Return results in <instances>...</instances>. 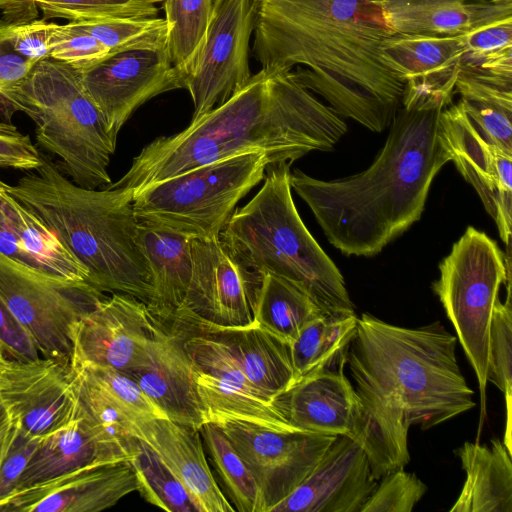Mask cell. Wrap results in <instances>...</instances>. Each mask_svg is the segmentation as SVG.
I'll return each instance as SVG.
<instances>
[{
    "label": "cell",
    "instance_id": "obj_1",
    "mask_svg": "<svg viewBox=\"0 0 512 512\" xmlns=\"http://www.w3.org/2000/svg\"><path fill=\"white\" fill-rule=\"evenodd\" d=\"M384 0H251L252 52L267 74L291 71L340 117L374 132L389 127L405 81L383 44L393 33Z\"/></svg>",
    "mask_w": 512,
    "mask_h": 512
},
{
    "label": "cell",
    "instance_id": "obj_2",
    "mask_svg": "<svg viewBox=\"0 0 512 512\" xmlns=\"http://www.w3.org/2000/svg\"><path fill=\"white\" fill-rule=\"evenodd\" d=\"M347 132L343 119L304 88L292 72L263 69L228 100L181 132L156 138L110 187L134 194L188 170L233 156L263 153L269 165L292 164L330 151Z\"/></svg>",
    "mask_w": 512,
    "mask_h": 512
},
{
    "label": "cell",
    "instance_id": "obj_3",
    "mask_svg": "<svg viewBox=\"0 0 512 512\" xmlns=\"http://www.w3.org/2000/svg\"><path fill=\"white\" fill-rule=\"evenodd\" d=\"M446 107L402 101L384 146L358 174L320 180L290 172L291 189L341 253L378 254L420 219L434 177L451 161L440 126Z\"/></svg>",
    "mask_w": 512,
    "mask_h": 512
},
{
    "label": "cell",
    "instance_id": "obj_4",
    "mask_svg": "<svg viewBox=\"0 0 512 512\" xmlns=\"http://www.w3.org/2000/svg\"><path fill=\"white\" fill-rule=\"evenodd\" d=\"M457 342L439 322L406 328L368 313L358 317L346 363L373 445L400 464L410 461L411 425L427 430L476 406Z\"/></svg>",
    "mask_w": 512,
    "mask_h": 512
},
{
    "label": "cell",
    "instance_id": "obj_5",
    "mask_svg": "<svg viewBox=\"0 0 512 512\" xmlns=\"http://www.w3.org/2000/svg\"><path fill=\"white\" fill-rule=\"evenodd\" d=\"M34 171L7 185L6 191L37 215L86 268L89 284L147 306L152 286L137 240L134 190L81 187L43 154Z\"/></svg>",
    "mask_w": 512,
    "mask_h": 512
},
{
    "label": "cell",
    "instance_id": "obj_6",
    "mask_svg": "<svg viewBox=\"0 0 512 512\" xmlns=\"http://www.w3.org/2000/svg\"><path fill=\"white\" fill-rule=\"evenodd\" d=\"M290 166L267 167L262 187L234 211L219 239L244 268L287 280L308 294L324 313L355 312L341 272L298 214Z\"/></svg>",
    "mask_w": 512,
    "mask_h": 512
},
{
    "label": "cell",
    "instance_id": "obj_7",
    "mask_svg": "<svg viewBox=\"0 0 512 512\" xmlns=\"http://www.w3.org/2000/svg\"><path fill=\"white\" fill-rule=\"evenodd\" d=\"M6 118L23 112L36 125V140L60 159L61 170L77 185L95 189L111 182L113 135L84 89L81 73L47 58L34 64L17 86L0 93Z\"/></svg>",
    "mask_w": 512,
    "mask_h": 512
},
{
    "label": "cell",
    "instance_id": "obj_8",
    "mask_svg": "<svg viewBox=\"0 0 512 512\" xmlns=\"http://www.w3.org/2000/svg\"><path fill=\"white\" fill-rule=\"evenodd\" d=\"M268 165V158L255 152L188 170L136 192L135 217L192 239L219 238L237 203L263 180Z\"/></svg>",
    "mask_w": 512,
    "mask_h": 512
},
{
    "label": "cell",
    "instance_id": "obj_9",
    "mask_svg": "<svg viewBox=\"0 0 512 512\" xmlns=\"http://www.w3.org/2000/svg\"><path fill=\"white\" fill-rule=\"evenodd\" d=\"M439 271L432 289L455 329L484 399L490 323L500 301V287L510 283V258L493 239L469 226Z\"/></svg>",
    "mask_w": 512,
    "mask_h": 512
},
{
    "label": "cell",
    "instance_id": "obj_10",
    "mask_svg": "<svg viewBox=\"0 0 512 512\" xmlns=\"http://www.w3.org/2000/svg\"><path fill=\"white\" fill-rule=\"evenodd\" d=\"M0 295L45 358L70 362L78 323L103 292L86 281L47 275L0 253Z\"/></svg>",
    "mask_w": 512,
    "mask_h": 512
},
{
    "label": "cell",
    "instance_id": "obj_11",
    "mask_svg": "<svg viewBox=\"0 0 512 512\" xmlns=\"http://www.w3.org/2000/svg\"><path fill=\"white\" fill-rule=\"evenodd\" d=\"M253 475L265 512L311 473L336 438L304 430H280L239 419L215 422Z\"/></svg>",
    "mask_w": 512,
    "mask_h": 512
},
{
    "label": "cell",
    "instance_id": "obj_12",
    "mask_svg": "<svg viewBox=\"0 0 512 512\" xmlns=\"http://www.w3.org/2000/svg\"><path fill=\"white\" fill-rule=\"evenodd\" d=\"M253 29L251 0H214L205 41L184 79L194 105L192 120L223 104L251 78Z\"/></svg>",
    "mask_w": 512,
    "mask_h": 512
},
{
    "label": "cell",
    "instance_id": "obj_13",
    "mask_svg": "<svg viewBox=\"0 0 512 512\" xmlns=\"http://www.w3.org/2000/svg\"><path fill=\"white\" fill-rule=\"evenodd\" d=\"M192 270L174 324L242 327L253 322L252 300L260 275L239 264L219 238L192 239Z\"/></svg>",
    "mask_w": 512,
    "mask_h": 512
},
{
    "label": "cell",
    "instance_id": "obj_14",
    "mask_svg": "<svg viewBox=\"0 0 512 512\" xmlns=\"http://www.w3.org/2000/svg\"><path fill=\"white\" fill-rule=\"evenodd\" d=\"M0 400L18 429L31 439L56 433L79 416L74 369L52 358L5 359Z\"/></svg>",
    "mask_w": 512,
    "mask_h": 512
},
{
    "label": "cell",
    "instance_id": "obj_15",
    "mask_svg": "<svg viewBox=\"0 0 512 512\" xmlns=\"http://www.w3.org/2000/svg\"><path fill=\"white\" fill-rule=\"evenodd\" d=\"M159 328L145 303L112 293L78 323L70 364L125 373L144 363Z\"/></svg>",
    "mask_w": 512,
    "mask_h": 512
},
{
    "label": "cell",
    "instance_id": "obj_16",
    "mask_svg": "<svg viewBox=\"0 0 512 512\" xmlns=\"http://www.w3.org/2000/svg\"><path fill=\"white\" fill-rule=\"evenodd\" d=\"M85 91L115 136L134 111L151 98L184 88L167 48L132 50L110 55L81 73Z\"/></svg>",
    "mask_w": 512,
    "mask_h": 512
},
{
    "label": "cell",
    "instance_id": "obj_17",
    "mask_svg": "<svg viewBox=\"0 0 512 512\" xmlns=\"http://www.w3.org/2000/svg\"><path fill=\"white\" fill-rule=\"evenodd\" d=\"M444 141L457 170L470 183L509 246L512 224V153L486 140L462 104H450L440 115Z\"/></svg>",
    "mask_w": 512,
    "mask_h": 512
},
{
    "label": "cell",
    "instance_id": "obj_18",
    "mask_svg": "<svg viewBox=\"0 0 512 512\" xmlns=\"http://www.w3.org/2000/svg\"><path fill=\"white\" fill-rule=\"evenodd\" d=\"M377 483L360 445L337 435L311 473L271 512H361Z\"/></svg>",
    "mask_w": 512,
    "mask_h": 512
},
{
    "label": "cell",
    "instance_id": "obj_19",
    "mask_svg": "<svg viewBox=\"0 0 512 512\" xmlns=\"http://www.w3.org/2000/svg\"><path fill=\"white\" fill-rule=\"evenodd\" d=\"M346 360L296 383L277 401L293 426L312 433L344 435L360 447L366 433L362 402L344 374Z\"/></svg>",
    "mask_w": 512,
    "mask_h": 512
},
{
    "label": "cell",
    "instance_id": "obj_20",
    "mask_svg": "<svg viewBox=\"0 0 512 512\" xmlns=\"http://www.w3.org/2000/svg\"><path fill=\"white\" fill-rule=\"evenodd\" d=\"M137 491L129 460L88 466L14 494L3 512H98Z\"/></svg>",
    "mask_w": 512,
    "mask_h": 512
},
{
    "label": "cell",
    "instance_id": "obj_21",
    "mask_svg": "<svg viewBox=\"0 0 512 512\" xmlns=\"http://www.w3.org/2000/svg\"><path fill=\"white\" fill-rule=\"evenodd\" d=\"M382 49L389 68L405 81L403 97L452 104L465 54L462 34L395 33Z\"/></svg>",
    "mask_w": 512,
    "mask_h": 512
},
{
    "label": "cell",
    "instance_id": "obj_22",
    "mask_svg": "<svg viewBox=\"0 0 512 512\" xmlns=\"http://www.w3.org/2000/svg\"><path fill=\"white\" fill-rule=\"evenodd\" d=\"M162 328L144 363L125 374L167 419L200 430L208 417L182 337L178 330L167 332Z\"/></svg>",
    "mask_w": 512,
    "mask_h": 512
},
{
    "label": "cell",
    "instance_id": "obj_23",
    "mask_svg": "<svg viewBox=\"0 0 512 512\" xmlns=\"http://www.w3.org/2000/svg\"><path fill=\"white\" fill-rule=\"evenodd\" d=\"M134 436L146 442L188 491L199 512H234L207 463L200 430L167 418L137 419Z\"/></svg>",
    "mask_w": 512,
    "mask_h": 512
},
{
    "label": "cell",
    "instance_id": "obj_24",
    "mask_svg": "<svg viewBox=\"0 0 512 512\" xmlns=\"http://www.w3.org/2000/svg\"><path fill=\"white\" fill-rule=\"evenodd\" d=\"M0 253L50 276L88 282V271L32 211L0 189Z\"/></svg>",
    "mask_w": 512,
    "mask_h": 512
},
{
    "label": "cell",
    "instance_id": "obj_25",
    "mask_svg": "<svg viewBox=\"0 0 512 512\" xmlns=\"http://www.w3.org/2000/svg\"><path fill=\"white\" fill-rule=\"evenodd\" d=\"M130 456L127 450L105 439L79 411L68 427L38 439L14 494L84 467L127 461Z\"/></svg>",
    "mask_w": 512,
    "mask_h": 512
},
{
    "label": "cell",
    "instance_id": "obj_26",
    "mask_svg": "<svg viewBox=\"0 0 512 512\" xmlns=\"http://www.w3.org/2000/svg\"><path fill=\"white\" fill-rule=\"evenodd\" d=\"M137 240L151 279L152 295L147 308L159 322H170L188 289L192 238L161 225L138 221Z\"/></svg>",
    "mask_w": 512,
    "mask_h": 512
},
{
    "label": "cell",
    "instance_id": "obj_27",
    "mask_svg": "<svg viewBox=\"0 0 512 512\" xmlns=\"http://www.w3.org/2000/svg\"><path fill=\"white\" fill-rule=\"evenodd\" d=\"M383 14L393 33L455 36L512 17V5L467 0H384Z\"/></svg>",
    "mask_w": 512,
    "mask_h": 512
},
{
    "label": "cell",
    "instance_id": "obj_28",
    "mask_svg": "<svg viewBox=\"0 0 512 512\" xmlns=\"http://www.w3.org/2000/svg\"><path fill=\"white\" fill-rule=\"evenodd\" d=\"M183 326L222 341L247 378L267 397L277 400L294 385L289 343L255 321L242 327Z\"/></svg>",
    "mask_w": 512,
    "mask_h": 512
},
{
    "label": "cell",
    "instance_id": "obj_29",
    "mask_svg": "<svg viewBox=\"0 0 512 512\" xmlns=\"http://www.w3.org/2000/svg\"><path fill=\"white\" fill-rule=\"evenodd\" d=\"M466 479L450 512H512L511 452L504 442H465L454 450Z\"/></svg>",
    "mask_w": 512,
    "mask_h": 512
},
{
    "label": "cell",
    "instance_id": "obj_30",
    "mask_svg": "<svg viewBox=\"0 0 512 512\" xmlns=\"http://www.w3.org/2000/svg\"><path fill=\"white\" fill-rule=\"evenodd\" d=\"M357 320L355 312L324 314L299 332L289 343L294 385L307 376L346 360L356 333Z\"/></svg>",
    "mask_w": 512,
    "mask_h": 512
},
{
    "label": "cell",
    "instance_id": "obj_31",
    "mask_svg": "<svg viewBox=\"0 0 512 512\" xmlns=\"http://www.w3.org/2000/svg\"><path fill=\"white\" fill-rule=\"evenodd\" d=\"M164 0H0L6 24L35 20L66 19L83 22L107 18L156 17Z\"/></svg>",
    "mask_w": 512,
    "mask_h": 512
},
{
    "label": "cell",
    "instance_id": "obj_32",
    "mask_svg": "<svg viewBox=\"0 0 512 512\" xmlns=\"http://www.w3.org/2000/svg\"><path fill=\"white\" fill-rule=\"evenodd\" d=\"M252 312L253 321L288 343L308 323L326 314L304 291L272 274L261 275Z\"/></svg>",
    "mask_w": 512,
    "mask_h": 512
},
{
    "label": "cell",
    "instance_id": "obj_33",
    "mask_svg": "<svg viewBox=\"0 0 512 512\" xmlns=\"http://www.w3.org/2000/svg\"><path fill=\"white\" fill-rule=\"evenodd\" d=\"M455 93L480 134L512 153V89L478 79L461 70Z\"/></svg>",
    "mask_w": 512,
    "mask_h": 512
},
{
    "label": "cell",
    "instance_id": "obj_34",
    "mask_svg": "<svg viewBox=\"0 0 512 512\" xmlns=\"http://www.w3.org/2000/svg\"><path fill=\"white\" fill-rule=\"evenodd\" d=\"M214 0H164L167 51L183 82L205 41Z\"/></svg>",
    "mask_w": 512,
    "mask_h": 512
},
{
    "label": "cell",
    "instance_id": "obj_35",
    "mask_svg": "<svg viewBox=\"0 0 512 512\" xmlns=\"http://www.w3.org/2000/svg\"><path fill=\"white\" fill-rule=\"evenodd\" d=\"M129 462L137 491L147 502L169 512H199L180 480L146 442L134 439Z\"/></svg>",
    "mask_w": 512,
    "mask_h": 512
},
{
    "label": "cell",
    "instance_id": "obj_36",
    "mask_svg": "<svg viewBox=\"0 0 512 512\" xmlns=\"http://www.w3.org/2000/svg\"><path fill=\"white\" fill-rule=\"evenodd\" d=\"M200 432L235 509L240 512H265L262 495L253 475L219 426L207 422Z\"/></svg>",
    "mask_w": 512,
    "mask_h": 512
},
{
    "label": "cell",
    "instance_id": "obj_37",
    "mask_svg": "<svg viewBox=\"0 0 512 512\" xmlns=\"http://www.w3.org/2000/svg\"><path fill=\"white\" fill-rule=\"evenodd\" d=\"M75 385L82 417L105 439L131 455L134 419L87 374L74 368Z\"/></svg>",
    "mask_w": 512,
    "mask_h": 512
},
{
    "label": "cell",
    "instance_id": "obj_38",
    "mask_svg": "<svg viewBox=\"0 0 512 512\" xmlns=\"http://www.w3.org/2000/svg\"><path fill=\"white\" fill-rule=\"evenodd\" d=\"M75 23L108 48L110 55L167 48V24L164 18H107Z\"/></svg>",
    "mask_w": 512,
    "mask_h": 512
},
{
    "label": "cell",
    "instance_id": "obj_39",
    "mask_svg": "<svg viewBox=\"0 0 512 512\" xmlns=\"http://www.w3.org/2000/svg\"><path fill=\"white\" fill-rule=\"evenodd\" d=\"M511 284L507 285V300L499 301L492 314L489 342L487 382L493 383L503 393L506 402V421H511L512 408V305Z\"/></svg>",
    "mask_w": 512,
    "mask_h": 512
},
{
    "label": "cell",
    "instance_id": "obj_40",
    "mask_svg": "<svg viewBox=\"0 0 512 512\" xmlns=\"http://www.w3.org/2000/svg\"><path fill=\"white\" fill-rule=\"evenodd\" d=\"M37 441L18 429L0 400V510L15 493Z\"/></svg>",
    "mask_w": 512,
    "mask_h": 512
},
{
    "label": "cell",
    "instance_id": "obj_41",
    "mask_svg": "<svg viewBox=\"0 0 512 512\" xmlns=\"http://www.w3.org/2000/svg\"><path fill=\"white\" fill-rule=\"evenodd\" d=\"M110 56L99 40L75 22L58 24L50 40V58L86 72Z\"/></svg>",
    "mask_w": 512,
    "mask_h": 512
},
{
    "label": "cell",
    "instance_id": "obj_42",
    "mask_svg": "<svg viewBox=\"0 0 512 512\" xmlns=\"http://www.w3.org/2000/svg\"><path fill=\"white\" fill-rule=\"evenodd\" d=\"M427 491V486L404 468L384 475L361 512H410Z\"/></svg>",
    "mask_w": 512,
    "mask_h": 512
},
{
    "label": "cell",
    "instance_id": "obj_43",
    "mask_svg": "<svg viewBox=\"0 0 512 512\" xmlns=\"http://www.w3.org/2000/svg\"><path fill=\"white\" fill-rule=\"evenodd\" d=\"M76 368V367H74ZM88 377L97 383L132 418H166L148 399L137 383L127 374L108 368L81 367Z\"/></svg>",
    "mask_w": 512,
    "mask_h": 512
},
{
    "label": "cell",
    "instance_id": "obj_44",
    "mask_svg": "<svg viewBox=\"0 0 512 512\" xmlns=\"http://www.w3.org/2000/svg\"><path fill=\"white\" fill-rule=\"evenodd\" d=\"M58 23L35 19L29 22L2 25L9 44L20 55L37 63L50 58V40Z\"/></svg>",
    "mask_w": 512,
    "mask_h": 512
},
{
    "label": "cell",
    "instance_id": "obj_45",
    "mask_svg": "<svg viewBox=\"0 0 512 512\" xmlns=\"http://www.w3.org/2000/svg\"><path fill=\"white\" fill-rule=\"evenodd\" d=\"M465 54L462 68L470 67L488 56L512 49V17L499 20L462 34Z\"/></svg>",
    "mask_w": 512,
    "mask_h": 512
},
{
    "label": "cell",
    "instance_id": "obj_46",
    "mask_svg": "<svg viewBox=\"0 0 512 512\" xmlns=\"http://www.w3.org/2000/svg\"><path fill=\"white\" fill-rule=\"evenodd\" d=\"M42 164V154L29 135L9 123L0 122V168L34 171Z\"/></svg>",
    "mask_w": 512,
    "mask_h": 512
},
{
    "label": "cell",
    "instance_id": "obj_47",
    "mask_svg": "<svg viewBox=\"0 0 512 512\" xmlns=\"http://www.w3.org/2000/svg\"><path fill=\"white\" fill-rule=\"evenodd\" d=\"M0 350L7 359L26 361L40 357L31 337L0 295Z\"/></svg>",
    "mask_w": 512,
    "mask_h": 512
},
{
    "label": "cell",
    "instance_id": "obj_48",
    "mask_svg": "<svg viewBox=\"0 0 512 512\" xmlns=\"http://www.w3.org/2000/svg\"><path fill=\"white\" fill-rule=\"evenodd\" d=\"M34 63L20 55L9 44L0 27V93L20 84Z\"/></svg>",
    "mask_w": 512,
    "mask_h": 512
},
{
    "label": "cell",
    "instance_id": "obj_49",
    "mask_svg": "<svg viewBox=\"0 0 512 512\" xmlns=\"http://www.w3.org/2000/svg\"><path fill=\"white\" fill-rule=\"evenodd\" d=\"M490 2L498 5H512V0H490Z\"/></svg>",
    "mask_w": 512,
    "mask_h": 512
},
{
    "label": "cell",
    "instance_id": "obj_50",
    "mask_svg": "<svg viewBox=\"0 0 512 512\" xmlns=\"http://www.w3.org/2000/svg\"><path fill=\"white\" fill-rule=\"evenodd\" d=\"M6 359L2 351L0 350V364Z\"/></svg>",
    "mask_w": 512,
    "mask_h": 512
},
{
    "label": "cell",
    "instance_id": "obj_51",
    "mask_svg": "<svg viewBox=\"0 0 512 512\" xmlns=\"http://www.w3.org/2000/svg\"><path fill=\"white\" fill-rule=\"evenodd\" d=\"M8 184L4 183L3 181L0 180V189H5L7 187Z\"/></svg>",
    "mask_w": 512,
    "mask_h": 512
},
{
    "label": "cell",
    "instance_id": "obj_52",
    "mask_svg": "<svg viewBox=\"0 0 512 512\" xmlns=\"http://www.w3.org/2000/svg\"><path fill=\"white\" fill-rule=\"evenodd\" d=\"M4 24V22L2 20H0V27Z\"/></svg>",
    "mask_w": 512,
    "mask_h": 512
}]
</instances>
